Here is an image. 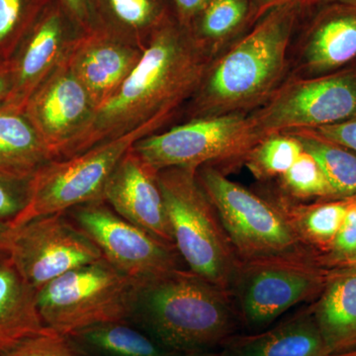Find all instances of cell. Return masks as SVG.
I'll return each instance as SVG.
<instances>
[{
    "instance_id": "6da1fadb",
    "label": "cell",
    "mask_w": 356,
    "mask_h": 356,
    "mask_svg": "<svg viewBox=\"0 0 356 356\" xmlns=\"http://www.w3.org/2000/svg\"><path fill=\"white\" fill-rule=\"evenodd\" d=\"M211 64L207 47L192 34L189 26L168 18L152 33L132 72L96 109L63 159L145 125L161 128L189 96L197 92Z\"/></svg>"
},
{
    "instance_id": "7a4b0ae2",
    "label": "cell",
    "mask_w": 356,
    "mask_h": 356,
    "mask_svg": "<svg viewBox=\"0 0 356 356\" xmlns=\"http://www.w3.org/2000/svg\"><path fill=\"white\" fill-rule=\"evenodd\" d=\"M229 293L194 273L172 269L137 280L128 322L177 353L214 350L235 336Z\"/></svg>"
},
{
    "instance_id": "3957f363",
    "label": "cell",
    "mask_w": 356,
    "mask_h": 356,
    "mask_svg": "<svg viewBox=\"0 0 356 356\" xmlns=\"http://www.w3.org/2000/svg\"><path fill=\"white\" fill-rule=\"evenodd\" d=\"M293 7H278L211 64L197 90L200 117L245 113L277 90L286 70Z\"/></svg>"
},
{
    "instance_id": "277c9868",
    "label": "cell",
    "mask_w": 356,
    "mask_h": 356,
    "mask_svg": "<svg viewBox=\"0 0 356 356\" xmlns=\"http://www.w3.org/2000/svg\"><path fill=\"white\" fill-rule=\"evenodd\" d=\"M158 181L175 247L188 268L232 295L241 262L216 209L197 179V170L170 168Z\"/></svg>"
},
{
    "instance_id": "5b68a950",
    "label": "cell",
    "mask_w": 356,
    "mask_h": 356,
    "mask_svg": "<svg viewBox=\"0 0 356 356\" xmlns=\"http://www.w3.org/2000/svg\"><path fill=\"white\" fill-rule=\"evenodd\" d=\"M197 179L216 209L241 262L317 259L301 243L287 217L273 201L232 181L212 165L199 168Z\"/></svg>"
},
{
    "instance_id": "8992f818",
    "label": "cell",
    "mask_w": 356,
    "mask_h": 356,
    "mask_svg": "<svg viewBox=\"0 0 356 356\" xmlns=\"http://www.w3.org/2000/svg\"><path fill=\"white\" fill-rule=\"evenodd\" d=\"M158 130L145 125L72 158L49 161L30 178L25 208L8 227L103 200L107 182L122 158L137 140Z\"/></svg>"
},
{
    "instance_id": "52a82bcc",
    "label": "cell",
    "mask_w": 356,
    "mask_h": 356,
    "mask_svg": "<svg viewBox=\"0 0 356 356\" xmlns=\"http://www.w3.org/2000/svg\"><path fill=\"white\" fill-rule=\"evenodd\" d=\"M137 280L106 259L77 267L37 291L44 327L69 334L102 323L128 321Z\"/></svg>"
},
{
    "instance_id": "ba28073f",
    "label": "cell",
    "mask_w": 356,
    "mask_h": 356,
    "mask_svg": "<svg viewBox=\"0 0 356 356\" xmlns=\"http://www.w3.org/2000/svg\"><path fill=\"white\" fill-rule=\"evenodd\" d=\"M2 247L7 259L36 291L72 269L104 259L67 213L7 227Z\"/></svg>"
},
{
    "instance_id": "9c48e42d",
    "label": "cell",
    "mask_w": 356,
    "mask_h": 356,
    "mask_svg": "<svg viewBox=\"0 0 356 356\" xmlns=\"http://www.w3.org/2000/svg\"><path fill=\"white\" fill-rule=\"evenodd\" d=\"M257 145L247 113L199 117L195 120L134 144L133 149L154 172L165 168L198 170L226 159H243Z\"/></svg>"
},
{
    "instance_id": "30bf717a",
    "label": "cell",
    "mask_w": 356,
    "mask_h": 356,
    "mask_svg": "<svg viewBox=\"0 0 356 356\" xmlns=\"http://www.w3.org/2000/svg\"><path fill=\"white\" fill-rule=\"evenodd\" d=\"M329 271L315 259L242 262L232 297L243 322L264 327L291 307L317 299Z\"/></svg>"
},
{
    "instance_id": "8fae6325",
    "label": "cell",
    "mask_w": 356,
    "mask_h": 356,
    "mask_svg": "<svg viewBox=\"0 0 356 356\" xmlns=\"http://www.w3.org/2000/svg\"><path fill=\"white\" fill-rule=\"evenodd\" d=\"M355 115L356 81L339 76L290 81L248 117L257 144L269 136L341 123Z\"/></svg>"
},
{
    "instance_id": "7c38bea8",
    "label": "cell",
    "mask_w": 356,
    "mask_h": 356,
    "mask_svg": "<svg viewBox=\"0 0 356 356\" xmlns=\"http://www.w3.org/2000/svg\"><path fill=\"white\" fill-rule=\"evenodd\" d=\"M72 221L95 243L110 264L140 280L181 268L177 248L124 219L104 200L67 211Z\"/></svg>"
},
{
    "instance_id": "4fadbf2b",
    "label": "cell",
    "mask_w": 356,
    "mask_h": 356,
    "mask_svg": "<svg viewBox=\"0 0 356 356\" xmlns=\"http://www.w3.org/2000/svg\"><path fill=\"white\" fill-rule=\"evenodd\" d=\"M81 34L60 2L49 0L19 44V55L13 60V89L2 106L24 111L33 93L55 72Z\"/></svg>"
},
{
    "instance_id": "5bb4252c",
    "label": "cell",
    "mask_w": 356,
    "mask_h": 356,
    "mask_svg": "<svg viewBox=\"0 0 356 356\" xmlns=\"http://www.w3.org/2000/svg\"><path fill=\"white\" fill-rule=\"evenodd\" d=\"M24 111L54 159H60L90 123L95 106L65 57L26 104Z\"/></svg>"
},
{
    "instance_id": "9a60e30c",
    "label": "cell",
    "mask_w": 356,
    "mask_h": 356,
    "mask_svg": "<svg viewBox=\"0 0 356 356\" xmlns=\"http://www.w3.org/2000/svg\"><path fill=\"white\" fill-rule=\"evenodd\" d=\"M103 200L124 219L175 247L158 172L134 152L133 147L110 177Z\"/></svg>"
},
{
    "instance_id": "2e32d148",
    "label": "cell",
    "mask_w": 356,
    "mask_h": 356,
    "mask_svg": "<svg viewBox=\"0 0 356 356\" xmlns=\"http://www.w3.org/2000/svg\"><path fill=\"white\" fill-rule=\"evenodd\" d=\"M142 51L140 47L96 29L74 40L65 60L88 91L96 111L132 72Z\"/></svg>"
},
{
    "instance_id": "e0dca14e",
    "label": "cell",
    "mask_w": 356,
    "mask_h": 356,
    "mask_svg": "<svg viewBox=\"0 0 356 356\" xmlns=\"http://www.w3.org/2000/svg\"><path fill=\"white\" fill-rule=\"evenodd\" d=\"M222 348V356H332L311 306L268 331L235 334Z\"/></svg>"
},
{
    "instance_id": "ac0fdd59",
    "label": "cell",
    "mask_w": 356,
    "mask_h": 356,
    "mask_svg": "<svg viewBox=\"0 0 356 356\" xmlns=\"http://www.w3.org/2000/svg\"><path fill=\"white\" fill-rule=\"evenodd\" d=\"M311 307L332 355L356 350V266L330 269Z\"/></svg>"
},
{
    "instance_id": "d6986e66",
    "label": "cell",
    "mask_w": 356,
    "mask_h": 356,
    "mask_svg": "<svg viewBox=\"0 0 356 356\" xmlns=\"http://www.w3.org/2000/svg\"><path fill=\"white\" fill-rule=\"evenodd\" d=\"M47 329L39 313L36 290L8 259L0 262V356Z\"/></svg>"
},
{
    "instance_id": "ffe728a7",
    "label": "cell",
    "mask_w": 356,
    "mask_h": 356,
    "mask_svg": "<svg viewBox=\"0 0 356 356\" xmlns=\"http://www.w3.org/2000/svg\"><path fill=\"white\" fill-rule=\"evenodd\" d=\"M53 159L25 111L0 105V175L29 180Z\"/></svg>"
},
{
    "instance_id": "44dd1931",
    "label": "cell",
    "mask_w": 356,
    "mask_h": 356,
    "mask_svg": "<svg viewBox=\"0 0 356 356\" xmlns=\"http://www.w3.org/2000/svg\"><path fill=\"white\" fill-rule=\"evenodd\" d=\"M97 29L145 46L152 33L170 16L163 0H91Z\"/></svg>"
},
{
    "instance_id": "7402d4cb",
    "label": "cell",
    "mask_w": 356,
    "mask_h": 356,
    "mask_svg": "<svg viewBox=\"0 0 356 356\" xmlns=\"http://www.w3.org/2000/svg\"><path fill=\"white\" fill-rule=\"evenodd\" d=\"M88 356H175L128 321L102 323L69 334Z\"/></svg>"
},
{
    "instance_id": "603a6c76",
    "label": "cell",
    "mask_w": 356,
    "mask_h": 356,
    "mask_svg": "<svg viewBox=\"0 0 356 356\" xmlns=\"http://www.w3.org/2000/svg\"><path fill=\"white\" fill-rule=\"evenodd\" d=\"M348 200L350 198L314 205H294L285 200L274 203L283 211L301 243L318 261L331 250L346 216Z\"/></svg>"
},
{
    "instance_id": "cb8c5ba5",
    "label": "cell",
    "mask_w": 356,
    "mask_h": 356,
    "mask_svg": "<svg viewBox=\"0 0 356 356\" xmlns=\"http://www.w3.org/2000/svg\"><path fill=\"white\" fill-rule=\"evenodd\" d=\"M356 57V15H341L318 24L302 55V67L320 72L339 67Z\"/></svg>"
},
{
    "instance_id": "d4e9b609",
    "label": "cell",
    "mask_w": 356,
    "mask_h": 356,
    "mask_svg": "<svg viewBox=\"0 0 356 356\" xmlns=\"http://www.w3.org/2000/svg\"><path fill=\"white\" fill-rule=\"evenodd\" d=\"M284 134L295 136L304 151L316 159L334 192V198L355 197V154L306 131L296 130Z\"/></svg>"
},
{
    "instance_id": "484cf974",
    "label": "cell",
    "mask_w": 356,
    "mask_h": 356,
    "mask_svg": "<svg viewBox=\"0 0 356 356\" xmlns=\"http://www.w3.org/2000/svg\"><path fill=\"white\" fill-rule=\"evenodd\" d=\"M303 152L301 143L290 134L261 140L245 156L248 168L259 179L282 177Z\"/></svg>"
},
{
    "instance_id": "4316f807",
    "label": "cell",
    "mask_w": 356,
    "mask_h": 356,
    "mask_svg": "<svg viewBox=\"0 0 356 356\" xmlns=\"http://www.w3.org/2000/svg\"><path fill=\"white\" fill-rule=\"evenodd\" d=\"M49 0H0V53L13 51L24 38Z\"/></svg>"
},
{
    "instance_id": "83f0119b",
    "label": "cell",
    "mask_w": 356,
    "mask_h": 356,
    "mask_svg": "<svg viewBox=\"0 0 356 356\" xmlns=\"http://www.w3.org/2000/svg\"><path fill=\"white\" fill-rule=\"evenodd\" d=\"M280 179L283 189L293 197H334V192L317 161L304 149Z\"/></svg>"
},
{
    "instance_id": "f1b7e54d",
    "label": "cell",
    "mask_w": 356,
    "mask_h": 356,
    "mask_svg": "<svg viewBox=\"0 0 356 356\" xmlns=\"http://www.w3.org/2000/svg\"><path fill=\"white\" fill-rule=\"evenodd\" d=\"M247 8V0H210L200 13L198 36H194L203 44L225 38L241 24Z\"/></svg>"
},
{
    "instance_id": "f546056e",
    "label": "cell",
    "mask_w": 356,
    "mask_h": 356,
    "mask_svg": "<svg viewBox=\"0 0 356 356\" xmlns=\"http://www.w3.org/2000/svg\"><path fill=\"white\" fill-rule=\"evenodd\" d=\"M1 356H88L69 336L50 329L27 337Z\"/></svg>"
},
{
    "instance_id": "4dcf8cb0",
    "label": "cell",
    "mask_w": 356,
    "mask_h": 356,
    "mask_svg": "<svg viewBox=\"0 0 356 356\" xmlns=\"http://www.w3.org/2000/svg\"><path fill=\"white\" fill-rule=\"evenodd\" d=\"M356 259V197L350 198L346 216L331 250L318 262L327 268L348 266Z\"/></svg>"
},
{
    "instance_id": "1f68e13d",
    "label": "cell",
    "mask_w": 356,
    "mask_h": 356,
    "mask_svg": "<svg viewBox=\"0 0 356 356\" xmlns=\"http://www.w3.org/2000/svg\"><path fill=\"white\" fill-rule=\"evenodd\" d=\"M29 180L0 175V224L10 226L24 209Z\"/></svg>"
},
{
    "instance_id": "d6a6232c",
    "label": "cell",
    "mask_w": 356,
    "mask_h": 356,
    "mask_svg": "<svg viewBox=\"0 0 356 356\" xmlns=\"http://www.w3.org/2000/svg\"><path fill=\"white\" fill-rule=\"evenodd\" d=\"M302 131H306L316 137L334 143L339 146L353 149L356 153V120L343 121L341 123Z\"/></svg>"
},
{
    "instance_id": "836d02e7",
    "label": "cell",
    "mask_w": 356,
    "mask_h": 356,
    "mask_svg": "<svg viewBox=\"0 0 356 356\" xmlns=\"http://www.w3.org/2000/svg\"><path fill=\"white\" fill-rule=\"evenodd\" d=\"M83 33L97 29L91 0H58Z\"/></svg>"
},
{
    "instance_id": "e575fe53",
    "label": "cell",
    "mask_w": 356,
    "mask_h": 356,
    "mask_svg": "<svg viewBox=\"0 0 356 356\" xmlns=\"http://www.w3.org/2000/svg\"><path fill=\"white\" fill-rule=\"evenodd\" d=\"M180 22L189 26V21L203 10L210 0H172Z\"/></svg>"
},
{
    "instance_id": "d590c367",
    "label": "cell",
    "mask_w": 356,
    "mask_h": 356,
    "mask_svg": "<svg viewBox=\"0 0 356 356\" xmlns=\"http://www.w3.org/2000/svg\"><path fill=\"white\" fill-rule=\"evenodd\" d=\"M13 86V65L9 60H0V105L6 102Z\"/></svg>"
},
{
    "instance_id": "8d00e7d4",
    "label": "cell",
    "mask_w": 356,
    "mask_h": 356,
    "mask_svg": "<svg viewBox=\"0 0 356 356\" xmlns=\"http://www.w3.org/2000/svg\"><path fill=\"white\" fill-rule=\"evenodd\" d=\"M175 356H222L221 351L217 353L214 350L195 351V353H179Z\"/></svg>"
},
{
    "instance_id": "74e56055",
    "label": "cell",
    "mask_w": 356,
    "mask_h": 356,
    "mask_svg": "<svg viewBox=\"0 0 356 356\" xmlns=\"http://www.w3.org/2000/svg\"><path fill=\"white\" fill-rule=\"evenodd\" d=\"M8 226L6 225L0 224V262L6 261L7 259L6 252H4L3 247H2V240H3V234Z\"/></svg>"
},
{
    "instance_id": "f35d334b",
    "label": "cell",
    "mask_w": 356,
    "mask_h": 356,
    "mask_svg": "<svg viewBox=\"0 0 356 356\" xmlns=\"http://www.w3.org/2000/svg\"><path fill=\"white\" fill-rule=\"evenodd\" d=\"M280 1V0H262L264 6H277V2Z\"/></svg>"
},
{
    "instance_id": "ab89813d",
    "label": "cell",
    "mask_w": 356,
    "mask_h": 356,
    "mask_svg": "<svg viewBox=\"0 0 356 356\" xmlns=\"http://www.w3.org/2000/svg\"><path fill=\"white\" fill-rule=\"evenodd\" d=\"M332 356H356V350L348 351V353H339Z\"/></svg>"
},
{
    "instance_id": "60d3db41",
    "label": "cell",
    "mask_w": 356,
    "mask_h": 356,
    "mask_svg": "<svg viewBox=\"0 0 356 356\" xmlns=\"http://www.w3.org/2000/svg\"><path fill=\"white\" fill-rule=\"evenodd\" d=\"M356 266V259H353L348 266Z\"/></svg>"
},
{
    "instance_id": "b9f144b4",
    "label": "cell",
    "mask_w": 356,
    "mask_h": 356,
    "mask_svg": "<svg viewBox=\"0 0 356 356\" xmlns=\"http://www.w3.org/2000/svg\"><path fill=\"white\" fill-rule=\"evenodd\" d=\"M355 197H356V196H355Z\"/></svg>"
}]
</instances>
